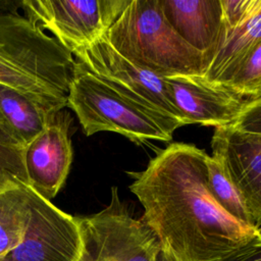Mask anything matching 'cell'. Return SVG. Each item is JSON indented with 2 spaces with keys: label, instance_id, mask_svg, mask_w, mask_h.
Instances as JSON below:
<instances>
[{
  "label": "cell",
  "instance_id": "cell-17",
  "mask_svg": "<svg viewBox=\"0 0 261 261\" xmlns=\"http://www.w3.org/2000/svg\"><path fill=\"white\" fill-rule=\"evenodd\" d=\"M223 89L246 102L261 99V41L251 50Z\"/></svg>",
  "mask_w": 261,
  "mask_h": 261
},
{
  "label": "cell",
  "instance_id": "cell-5",
  "mask_svg": "<svg viewBox=\"0 0 261 261\" xmlns=\"http://www.w3.org/2000/svg\"><path fill=\"white\" fill-rule=\"evenodd\" d=\"M75 217L82 241L75 261H157L161 252L157 237L142 218L130 214L116 187L107 207Z\"/></svg>",
  "mask_w": 261,
  "mask_h": 261
},
{
  "label": "cell",
  "instance_id": "cell-15",
  "mask_svg": "<svg viewBox=\"0 0 261 261\" xmlns=\"http://www.w3.org/2000/svg\"><path fill=\"white\" fill-rule=\"evenodd\" d=\"M207 182L212 197L224 211L240 222L258 228L252 204L213 156L207 159Z\"/></svg>",
  "mask_w": 261,
  "mask_h": 261
},
{
  "label": "cell",
  "instance_id": "cell-18",
  "mask_svg": "<svg viewBox=\"0 0 261 261\" xmlns=\"http://www.w3.org/2000/svg\"><path fill=\"white\" fill-rule=\"evenodd\" d=\"M230 126L243 132L261 134V99L246 102L241 114Z\"/></svg>",
  "mask_w": 261,
  "mask_h": 261
},
{
  "label": "cell",
  "instance_id": "cell-3",
  "mask_svg": "<svg viewBox=\"0 0 261 261\" xmlns=\"http://www.w3.org/2000/svg\"><path fill=\"white\" fill-rule=\"evenodd\" d=\"M103 37L127 60L161 77H202L208 66L170 27L158 0H130Z\"/></svg>",
  "mask_w": 261,
  "mask_h": 261
},
{
  "label": "cell",
  "instance_id": "cell-2",
  "mask_svg": "<svg viewBox=\"0 0 261 261\" xmlns=\"http://www.w3.org/2000/svg\"><path fill=\"white\" fill-rule=\"evenodd\" d=\"M73 55L16 8L0 4V84L49 111L66 107Z\"/></svg>",
  "mask_w": 261,
  "mask_h": 261
},
{
  "label": "cell",
  "instance_id": "cell-4",
  "mask_svg": "<svg viewBox=\"0 0 261 261\" xmlns=\"http://www.w3.org/2000/svg\"><path fill=\"white\" fill-rule=\"evenodd\" d=\"M66 107L90 137L100 132L120 134L136 144L169 142L185 125L176 118L150 110L128 99L74 59Z\"/></svg>",
  "mask_w": 261,
  "mask_h": 261
},
{
  "label": "cell",
  "instance_id": "cell-20",
  "mask_svg": "<svg viewBox=\"0 0 261 261\" xmlns=\"http://www.w3.org/2000/svg\"><path fill=\"white\" fill-rule=\"evenodd\" d=\"M157 261H170L162 252H160V254L158 255V258H157Z\"/></svg>",
  "mask_w": 261,
  "mask_h": 261
},
{
  "label": "cell",
  "instance_id": "cell-12",
  "mask_svg": "<svg viewBox=\"0 0 261 261\" xmlns=\"http://www.w3.org/2000/svg\"><path fill=\"white\" fill-rule=\"evenodd\" d=\"M158 4L174 32L201 52L209 66L221 40L220 0H158Z\"/></svg>",
  "mask_w": 261,
  "mask_h": 261
},
{
  "label": "cell",
  "instance_id": "cell-14",
  "mask_svg": "<svg viewBox=\"0 0 261 261\" xmlns=\"http://www.w3.org/2000/svg\"><path fill=\"white\" fill-rule=\"evenodd\" d=\"M55 113L0 84V123L22 145L41 133Z\"/></svg>",
  "mask_w": 261,
  "mask_h": 261
},
{
  "label": "cell",
  "instance_id": "cell-7",
  "mask_svg": "<svg viewBox=\"0 0 261 261\" xmlns=\"http://www.w3.org/2000/svg\"><path fill=\"white\" fill-rule=\"evenodd\" d=\"M73 57L128 99L150 110L176 118L186 125L171 103L165 77L127 60L116 52L103 36L77 51Z\"/></svg>",
  "mask_w": 261,
  "mask_h": 261
},
{
  "label": "cell",
  "instance_id": "cell-11",
  "mask_svg": "<svg viewBox=\"0 0 261 261\" xmlns=\"http://www.w3.org/2000/svg\"><path fill=\"white\" fill-rule=\"evenodd\" d=\"M211 148L212 156L252 204L261 229V134L216 127Z\"/></svg>",
  "mask_w": 261,
  "mask_h": 261
},
{
  "label": "cell",
  "instance_id": "cell-13",
  "mask_svg": "<svg viewBox=\"0 0 261 261\" xmlns=\"http://www.w3.org/2000/svg\"><path fill=\"white\" fill-rule=\"evenodd\" d=\"M261 41V0H255L246 16L233 28L222 27L218 49L206 72L200 77L206 84L223 88Z\"/></svg>",
  "mask_w": 261,
  "mask_h": 261
},
{
  "label": "cell",
  "instance_id": "cell-10",
  "mask_svg": "<svg viewBox=\"0 0 261 261\" xmlns=\"http://www.w3.org/2000/svg\"><path fill=\"white\" fill-rule=\"evenodd\" d=\"M173 106L186 124L230 126L241 114L246 101L223 88L211 86L195 76L165 77Z\"/></svg>",
  "mask_w": 261,
  "mask_h": 261
},
{
  "label": "cell",
  "instance_id": "cell-9",
  "mask_svg": "<svg viewBox=\"0 0 261 261\" xmlns=\"http://www.w3.org/2000/svg\"><path fill=\"white\" fill-rule=\"evenodd\" d=\"M71 121L65 108L57 111L43 130L24 146L29 186L49 201L64 185L72 162Z\"/></svg>",
  "mask_w": 261,
  "mask_h": 261
},
{
  "label": "cell",
  "instance_id": "cell-6",
  "mask_svg": "<svg viewBox=\"0 0 261 261\" xmlns=\"http://www.w3.org/2000/svg\"><path fill=\"white\" fill-rule=\"evenodd\" d=\"M130 0H24V15L74 55L100 39Z\"/></svg>",
  "mask_w": 261,
  "mask_h": 261
},
{
  "label": "cell",
  "instance_id": "cell-19",
  "mask_svg": "<svg viewBox=\"0 0 261 261\" xmlns=\"http://www.w3.org/2000/svg\"><path fill=\"white\" fill-rule=\"evenodd\" d=\"M221 261H261V233Z\"/></svg>",
  "mask_w": 261,
  "mask_h": 261
},
{
  "label": "cell",
  "instance_id": "cell-16",
  "mask_svg": "<svg viewBox=\"0 0 261 261\" xmlns=\"http://www.w3.org/2000/svg\"><path fill=\"white\" fill-rule=\"evenodd\" d=\"M23 152L24 145L0 123V190L18 182L29 186Z\"/></svg>",
  "mask_w": 261,
  "mask_h": 261
},
{
  "label": "cell",
  "instance_id": "cell-1",
  "mask_svg": "<svg viewBox=\"0 0 261 261\" xmlns=\"http://www.w3.org/2000/svg\"><path fill=\"white\" fill-rule=\"evenodd\" d=\"M209 155L195 145L173 143L129 173L141 217L170 261H221L261 233L224 211L207 182Z\"/></svg>",
  "mask_w": 261,
  "mask_h": 261
},
{
  "label": "cell",
  "instance_id": "cell-8",
  "mask_svg": "<svg viewBox=\"0 0 261 261\" xmlns=\"http://www.w3.org/2000/svg\"><path fill=\"white\" fill-rule=\"evenodd\" d=\"M81 245L76 217L30 187V217L21 241L0 261H75Z\"/></svg>",
  "mask_w": 261,
  "mask_h": 261
}]
</instances>
